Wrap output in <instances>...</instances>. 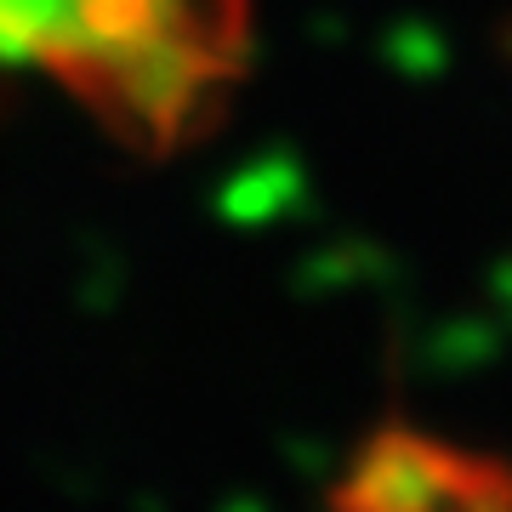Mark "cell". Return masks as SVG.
<instances>
[{
  "label": "cell",
  "instance_id": "obj_2",
  "mask_svg": "<svg viewBox=\"0 0 512 512\" xmlns=\"http://www.w3.org/2000/svg\"><path fill=\"white\" fill-rule=\"evenodd\" d=\"M450 512H512V461L501 456H478L467 467V484H461L456 507Z\"/></svg>",
  "mask_w": 512,
  "mask_h": 512
},
{
  "label": "cell",
  "instance_id": "obj_1",
  "mask_svg": "<svg viewBox=\"0 0 512 512\" xmlns=\"http://www.w3.org/2000/svg\"><path fill=\"white\" fill-rule=\"evenodd\" d=\"M473 450L421 433L416 421L382 416L353 450L348 473L325 495L330 512H450L467 484Z\"/></svg>",
  "mask_w": 512,
  "mask_h": 512
}]
</instances>
